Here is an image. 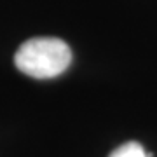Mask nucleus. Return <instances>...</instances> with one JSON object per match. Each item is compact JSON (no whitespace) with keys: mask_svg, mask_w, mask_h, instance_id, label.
I'll return each mask as SVG.
<instances>
[{"mask_svg":"<svg viewBox=\"0 0 157 157\" xmlns=\"http://www.w3.org/2000/svg\"><path fill=\"white\" fill-rule=\"evenodd\" d=\"M110 157H150L148 154L145 152V148L136 143V141H129V143H124L121 145L119 148L110 154Z\"/></svg>","mask_w":157,"mask_h":157,"instance_id":"f03ea898","label":"nucleus"},{"mask_svg":"<svg viewBox=\"0 0 157 157\" xmlns=\"http://www.w3.org/2000/svg\"><path fill=\"white\" fill-rule=\"evenodd\" d=\"M14 63L19 72L33 78H52L61 75L72 63L67 42L54 37H35L16 51Z\"/></svg>","mask_w":157,"mask_h":157,"instance_id":"f257e3e1","label":"nucleus"}]
</instances>
